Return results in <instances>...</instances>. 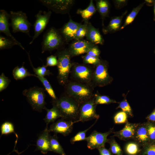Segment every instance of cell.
<instances>
[{
	"label": "cell",
	"instance_id": "obj_38",
	"mask_svg": "<svg viewBox=\"0 0 155 155\" xmlns=\"http://www.w3.org/2000/svg\"><path fill=\"white\" fill-rule=\"evenodd\" d=\"M146 124L150 143L155 142V122L148 121Z\"/></svg>",
	"mask_w": 155,
	"mask_h": 155
},
{
	"label": "cell",
	"instance_id": "obj_44",
	"mask_svg": "<svg viewBox=\"0 0 155 155\" xmlns=\"http://www.w3.org/2000/svg\"><path fill=\"white\" fill-rule=\"evenodd\" d=\"M100 53V51L98 46L95 45L91 48L86 54L91 56L99 58Z\"/></svg>",
	"mask_w": 155,
	"mask_h": 155
},
{
	"label": "cell",
	"instance_id": "obj_45",
	"mask_svg": "<svg viewBox=\"0 0 155 155\" xmlns=\"http://www.w3.org/2000/svg\"><path fill=\"white\" fill-rule=\"evenodd\" d=\"M115 7L117 9H120L126 6L127 1L125 0H116L113 1Z\"/></svg>",
	"mask_w": 155,
	"mask_h": 155
},
{
	"label": "cell",
	"instance_id": "obj_32",
	"mask_svg": "<svg viewBox=\"0 0 155 155\" xmlns=\"http://www.w3.org/2000/svg\"><path fill=\"white\" fill-rule=\"evenodd\" d=\"M98 120H96L94 123L89 128L83 131L79 132L70 140V142L71 144H73L77 141L86 140V134L87 131L93 127L96 123Z\"/></svg>",
	"mask_w": 155,
	"mask_h": 155
},
{
	"label": "cell",
	"instance_id": "obj_8",
	"mask_svg": "<svg viewBox=\"0 0 155 155\" xmlns=\"http://www.w3.org/2000/svg\"><path fill=\"white\" fill-rule=\"evenodd\" d=\"M9 14L12 32H22L30 37V31L32 25L28 20L26 14L22 11H11Z\"/></svg>",
	"mask_w": 155,
	"mask_h": 155
},
{
	"label": "cell",
	"instance_id": "obj_5",
	"mask_svg": "<svg viewBox=\"0 0 155 155\" xmlns=\"http://www.w3.org/2000/svg\"><path fill=\"white\" fill-rule=\"evenodd\" d=\"M22 94L34 110L41 112L46 107V94L43 88L36 86L32 87L24 90Z\"/></svg>",
	"mask_w": 155,
	"mask_h": 155
},
{
	"label": "cell",
	"instance_id": "obj_12",
	"mask_svg": "<svg viewBox=\"0 0 155 155\" xmlns=\"http://www.w3.org/2000/svg\"><path fill=\"white\" fill-rule=\"evenodd\" d=\"M51 14V10L47 12L40 10L35 15L36 20L33 26L34 34L30 44H32L45 29L49 22Z\"/></svg>",
	"mask_w": 155,
	"mask_h": 155
},
{
	"label": "cell",
	"instance_id": "obj_34",
	"mask_svg": "<svg viewBox=\"0 0 155 155\" xmlns=\"http://www.w3.org/2000/svg\"><path fill=\"white\" fill-rule=\"evenodd\" d=\"M108 142L110 145L109 150L111 153L115 155H123V152L120 146L114 138L112 137L108 139Z\"/></svg>",
	"mask_w": 155,
	"mask_h": 155
},
{
	"label": "cell",
	"instance_id": "obj_29",
	"mask_svg": "<svg viewBox=\"0 0 155 155\" xmlns=\"http://www.w3.org/2000/svg\"><path fill=\"white\" fill-rule=\"evenodd\" d=\"M41 82L49 96L52 98V100H56L58 98L57 97L55 92L51 84L48 80L45 78L36 75Z\"/></svg>",
	"mask_w": 155,
	"mask_h": 155
},
{
	"label": "cell",
	"instance_id": "obj_16",
	"mask_svg": "<svg viewBox=\"0 0 155 155\" xmlns=\"http://www.w3.org/2000/svg\"><path fill=\"white\" fill-rule=\"evenodd\" d=\"M10 19L9 13L4 9L0 10V32L3 33L6 36L16 42L21 48L25 50L21 43L11 34L9 29L10 25L9 22Z\"/></svg>",
	"mask_w": 155,
	"mask_h": 155
},
{
	"label": "cell",
	"instance_id": "obj_24",
	"mask_svg": "<svg viewBox=\"0 0 155 155\" xmlns=\"http://www.w3.org/2000/svg\"><path fill=\"white\" fill-rule=\"evenodd\" d=\"M96 9L102 19L107 17L109 13L110 4L108 1L98 0L96 1Z\"/></svg>",
	"mask_w": 155,
	"mask_h": 155
},
{
	"label": "cell",
	"instance_id": "obj_17",
	"mask_svg": "<svg viewBox=\"0 0 155 155\" xmlns=\"http://www.w3.org/2000/svg\"><path fill=\"white\" fill-rule=\"evenodd\" d=\"M47 126L45 129L38 135L36 141L38 150L43 154H46L51 151L50 140L51 135Z\"/></svg>",
	"mask_w": 155,
	"mask_h": 155
},
{
	"label": "cell",
	"instance_id": "obj_23",
	"mask_svg": "<svg viewBox=\"0 0 155 155\" xmlns=\"http://www.w3.org/2000/svg\"><path fill=\"white\" fill-rule=\"evenodd\" d=\"M96 10L93 0H91L89 5L86 9H79L77 13L80 15L84 22H88L89 20L96 13Z\"/></svg>",
	"mask_w": 155,
	"mask_h": 155
},
{
	"label": "cell",
	"instance_id": "obj_40",
	"mask_svg": "<svg viewBox=\"0 0 155 155\" xmlns=\"http://www.w3.org/2000/svg\"><path fill=\"white\" fill-rule=\"evenodd\" d=\"M127 114L122 111L116 113L114 117V123L115 124L126 123L128 122Z\"/></svg>",
	"mask_w": 155,
	"mask_h": 155
},
{
	"label": "cell",
	"instance_id": "obj_42",
	"mask_svg": "<svg viewBox=\"0 0 155 155\" xmlns=\"http://www.w3.org/2000/svg\"><path fill=\"white\" fill-rule=\"evenodd\" d=\"M10 82V80L2 73L0 76V92L6 89Z\"/></svg>",
	"mask_w": 155,
	"mask_h": 155
},
{
	"label": "cell",
	"instance_id": "obj_22",
	"mask_svg": "<svg viewBox=\"0 0 155 155\" xmlns=\"http://www.w3.org/2000/svg\"><path fill=\"white\" fill-rule=\"evenodd\" d=\"M53 107L50 109H45L46 111V114L43 120L47 125L51 123H53L57 119L61 118L60 112L58 108L55 105H53Z\"/></svg>",
	"mask_w": 155,
	"mask_h": 155
},
{
	"label": "cell",
	"instance_id": "obj_11",
	"mask_svg": "<svg viewBox=\"0 0 155 155\" xmlns=\"http://www.w3.org/2000/svg\"><path fill=\"white\" fill-rule=\"evenodd\" d=\"M39 1L47 8L57 13H68L75 1L72 0H40Z\"/></svg>",
	"mask_w": 155,
	"mask_h": 155
},
{
	"label": "cell",
	"instance_id": "obj_39",
	"mask_svg": "<svg viewBox=\"0 0 155 155\" xmlns=\"http://www.w3.org/2000/svg\"><path fill=\"white\" fill-rule=\"evenodd\" d=\"M141 154L144 155H155V142L149 143L142 146Z\"/></svg>",
	"mask_w": 155,
	"mask_h": 155
},
{
	"label": "cell",
	"instance_id": "obj_14",
	"mask_svg": "<svg viewBox=\"0 0 155 155\" xmlns=\"http://www.w3.org/2000/svg\"><path fill=\"white\" fill-rule=\"evenodd\" d=\"M74 121L61 118L51 124L49 129L50 132L60 133L65 136L69 135L72 131Z\"/></svg>",
	"mask_w": 155,
	"mask_h": 155
},
{
	"label": "cell",
	"instance_id": "obj_48",
	"mask_svg": "<svg viewBox=\"0 0 155 155\" xmlns=\"http://www.w3.org/2000/svg\"><path fill=\"white\" fill-rule=\"evenodd\" d=\"M154 1L152 0H145V2L147 5L152 6L154 5Z\"/></svg>",
	"mask_w": 155,
	"mask_h": 155
},
{
	"label": "cell",
	"instance_id": "obj_15",
	"mask_svg": "<svg viewBox=\"0 0 155 155\" xmlns=\"http://www.w3.org/2000/svg\"><path fill=\"white\" fill-rule=\"evenodd\" d=\"M81 24L73 21L70 18L67 23L59 30L65 42L74 40L77 31Z\"/></svg>",
	"mask_w": 155,
	"mask_h": 155
},
{
	"label": "cell",
	"instance_id": "obj_4",
	"mask_svg": "<svg viewBox=\"0 0 155 155\" xmlns=\"http://www.w3.org/2000/svg\"><path fill=\"white\" fill-rule=\"evenodd\" d=\"M65 42L59 30L51 27L43 34L41 43L42 53L46 51L51 52L55 50L61 49Z\"/></svg>",
	"mask_w": 155,
	"mask_h": 155
},
{
	"label": "cell",
	"instance_id": "obj_3",
	"mask_svg": "<svg viewBox=\"0 0 155 155\" xmlns=\"http://www.w3.org/2000/svg\"><path fill=\"white\" fill-rule=\"evenodd\" d=\"M58 59L57 79L59 84L65 86L68 82L72 63L71 57L68 49L58 50L55 54Z\"/></svg>",
	"mask_w": 155,
	"mask_h": 155
},
{
	"label": "cell",
	"instance_id": "obj_19",
	"mask_svg": "<svg viewBox=\"0 0 155 155\" xmlns=\"http://www.w3.org/2000/svg\"><path fill=\"white\" fill-rule=\"evenodd\" d=\"M133 140L142 147L150 143L146 122L138 123Z\"/></svg>",
	"mask_w": 155,
	"mask_h": 155
},
{
	"label": "cell",
	"instance_id": "obj_28",
	"mask_svg": "<svg viewBox=\"0 0 155 155\" xmlns=\"http://www.w3.org/2000/svg\"><path fill=\"white\" fill-rule=\"evenodd\" d=\"M138 143L134 142H130L126 144L125 150L128 155H138L141 153L142 149Z\"/></svg>",
	"mask_w": 155,
	"mask_h": 155
},
{
	"label": "cell",
	"instance_id": "obj_33",
	"mask_svg": "<svg viewBox=\"0 0 155 155\" xmlns=\"http://www.w3.org/2000/svg\"><path fill=\"white\" fill-rule=\"evenodd\" d=\"M123 96L124 98L121 101L119 102L118 103L119 104V105L117 107L116 109L120 108L123 111L126 113L127 115L130 117H133V114L132 110L127 100L126 95L123 94Z\"/></svg>",
	"mask_w": 155,
	"mask_h": 155
},
{
	"label": "cell",
	"instance_id": "obj_47",
	"mask_svg": "<svg viewBox=\"0 0 155 155\" xmlns=\"http://www.w3.org/2000/svg\"><path fill=\"white\" fill-rule=\"evenodd\" d=\"M146 119L148 121L155 122V108L152 113L146 117Z\"/></svg>",
	"mask_w": 155,
	"mask_h": 155
},
{
	"label": "cell",
	"instance_id": "obj_31",
	"mask_svg": "<svg viewBox=\"0 0 155 155\" xmlns=\"http://www.w3.org/2000/svg\"><path fill=\"white\" fill-rule=\"evenodd\" d=\"M94 102L96 104H109L112 103H119L115 100L111 98L108 96L101 95L98 93L94 94Z\"/></svg>",
	"mask_w": 155,
	"mask_h": 155
},
{
	"label": "cell",
	"instance_id": "obj_9",
	"mask_svg": "<svg viewBox=\"0 0 155 155\" xmlns=\"http://www.w3.org/2000/svg\"><path fill=\"white\" fill-rule=\"evenodd\" d=\"M97 105L94 102V96L90 100L80 104L79 118L76 123L79 122H84L94 119L98 120L100 116L96 112Z\"/></svg>",
	"mask_w": 155,
	"mask_h": 155
},
{
	"label": "cell",
	"instance_id": "obj_7",
	"mask_svg": "<svg viewBox=\"0 0 155 155\" xmlns=\"http://www.w3.org/2000/svg\"><path fill=\"white\" fill-rule=\"evenodd\" d=\"M94 69V68L88 64L74 62L72 63L70 73L73 81L93 86L92 80Z\"/></svg>",
	"mask_w": 155,
	"mask_h": 155
},
{
	"label": "cell",
	"instance_id": "obj_18",
	"mask_svg": "<svg viewBox=\"0 0 155 155\" xmlns=\"http://www.w3.org/2000/svg\"><path fill=\"white\" fill-rule=\"evenodd\" d=\"M138 124L127 122L122 129L113 132L114 135L111 137H117L121 140L125 141L133 140Z\"/></svg>",
	"mask_w": 155,
	"mask_h": 155
},
{
	"label": "cell",
	"instance_id": "obj_26",
	"mask_svg": "<svg viewBox=\"0 0 155 155\" xmlns=\"http://www.w3.org/2000/svg\"><path fill=\"white\" fill-rule=\"evenodd\" d=\"M51 151L59 154L61 155H66L63 149L60 144L57 134L55 133L51 136L50 140Z\"/></svg>",
	"mask_w": 155,
	"mask_h": 155
},
{
	"label": "cell",
	"instance_id": "obj_43",
	"mask_svg": "<svg viewBox=\"0 0 155 155\" xmlns=\"http://www.w3.org/2000/svg\"><path fill=\"white\" fill-rule=\"evenodd\" d=\"M57 64L58 59L55 55H51L47 58L46 65L47 67L57 66Z\"/></svg>",
	"mask_w": 155,
	"mask_h": 155
},
{
	"label": "cell",
	"instance_id": "obj_41",
	"mask_svg": "<svg viewBox=\"0 0 155 155\" xmlns=\"http://www.w3.org/2000/svg\"><path fill=\"white\" fill-rule=\"evenodd\" d=\"M82 57L84 64H92L94 66L98 64L101 60L99 58L91 56L87 54Z\"/></svg>",
	"mask_w": 155,
	"mask_h": 155
},
{
	"label": "cell",
	"instance_id": "obj_35",
	"mask_svg": "<svg viewBox=\"0 0 155 155\" xmlns=\"http://www.w3.org/2000/svg\"><path fill=\"white\" fill-rule=\"evenodd\" d=\"M28 57L29 61H30L31 65L33 68V71L36 75L44 77V76H49L51 74V73L50 71L47 69V67L46 65H43L42 66L36 68L34 67L31 63L29 55H28Z\"/></svg>",
	"mask_w": 155,
	"mask_h": 155
},
{
	"label": "cell",
	"instance_id": "obj_51",
	"mask_svg": "<svg viewBox=\"0 0 155 155\" xmlns=\"http://www.w3.org/2000/svg\"><path fill=\"white\" fill-rule=\"evenodd\" d=\"M154 53L155 54V50H154Z\"/></svg>",
	"mask_w": 155,
	"mask_h": 155
},
{
	"label": "cell",
	"instance_id": "obj_37",
	"mask_svg": "<svg viewBox=\"0 0 155 155\" xmlns=\"http://www.w3.org/2000/svg\"><path fill=\"white\" fill-rule=\"evenodd\" d=\"M1 135L14 133L17 137H18V135L14 131L13 124L9 122H5L1 125Z\"/></svg>",
	"mask_w": 155,
	"mask_h": 155
},
{
	"label": "cell",
	"instance_id": "obj_20",
	"mask_svg": "<svg viewBox=\"0 0 155 155\" xmlns=\"http://www.w3.org/2000/svg\"><path fill=\"white\" fill-rule=\"evenodd\" d=\"M86 37L88 41L96 45L98 44L102 45L103 44L104 40L99 30L95 28L89 22Z\"/></svg>",
	"mask_w": 155,
	"mask_h": 155
},
{
	"label": "cell",
	"instance_id": "obj_49",
	"mask_svg": "<svg viewBox=\"0 0 155 155\" xmlns=\"http://www.w3.org/2000/svg\"><path fill=\"white\" fill-rule=\"evenodd\" d=\"M154 15L153 17V20L154 21H155V0L154 1Z\"/></svg>",
	"mask_w": 155,
	"mask_h": 155
},
{
	"label": "cell",
	"instance_id": "obj_46",
	"mask_svg": "<svg viewBox=\"0 0 155 155\" xmlns=\"http://www.w3.org/2000/svg\"><path fill=\"white\" fill-rule=\"evenodd\" d=\"M100 155H112L109 150L106 148L105 147H102L97 149Z\"/></svg>",
	"mask_w": 155,
	"mask_h": 155
},
{
	"label": "cell",
	"instance_id": "obj_1",
	"mask_svg": "<svg viewBox=\"0 0 155 155\" xmlns=\"http://www.w3.org/2000/svg\"><path fill=\"white\" fill-rule=\"evenodd\" d=\"M52 105L59 109L61 118L74 121L78 119L80 104L74 99L64 94L56 100H52Z\"/></svg>",
	"mask_w": 155,
	"mask_h": 155
},
{
	"label": "cell",
	"instance_id": "obj_50",
	"mask_svg": "<svg viewBox=\"0 0 155 155\" xmlns=\"http://www.w3.org/2000/svg\"><path fill=\"white\" fill-rule=\"evenodd\" d=\"M143 155V154H140H140H139V155Z\"/></svg>",
	"mask_w": 155,
	"mask_h": 155
},
{
	"label": "cell",
	"instance_id": "obj_27",
	"mask_svg": "<svg viewBox=\"0 0 155 155\" xmlns=\"http://www.w3.org/2000/svg\"><path fill=\"white\" fill-rule=\"evenodd\" d=\"M145 2L140 4L134 8L131 11L127 16L124 24L121 26L120 30L124 29L125 27L131 24L133 21L139 11L144 5Z\"/></svg>",
	"mask_w": 155,
	"mask_h": 155
},
{
	"label": "cell",
	"instance_id": "obj_36",
	"mask_svg": "<svg viewBox=\"0 0 155 155\" xmlns=\"http://www.w3.org/2000/svg\"><path fill=\"white\" fill-rule=\"evenodd\" d=\"M88 23L89 22H85L84 24H81L80 26L77 31L74 40L82 39L86 36Z\"/></svg>",
	"mask_w": 155,
	"mask_h": 155
},
{
	"label": "cell",
	"instance_id": "obj_30",
	"mask_svg": "<svg viewBox=\"0 0 155 155\" xmlns=\"http://www.w3.org/2000/svg\"><path fill=\"white\" fill-rule=\"evenodd\" d=\"M15 45L19 46L18 44L12 39L0 35V50L11 49Z\"/></svg>",
	"mask_w": 155,
	"mask_h": 155
},
{
	"label": "cell",
	"instance_id": "obj_13",
	"mask_svg": "<svg viewBox=\"0 0 155 155\" xmlns=\"http://www.w3.org/2000/svg\"><path fill=\"white\" fill-rule=\"evenodd\" d=\"M95 45L88 40L83 39L75 40L69 45L68 49L72 57L87 53Z\"/></svg>",
	"mask_w": 155,
	"mask_h": 155
},
{
	"label": "cell",
	"instance_id": "obj_21",
	"mask_svg": "<svg viewBox=\"0 0 155 155\" xmlns=\"http://www.w3.org/2000/svg\"><path fill=\"white\" fill-rule=\"evenodd\" d=\"M127 12L125 11L121 16H115L111 19L108 26L102 29V31L105 34L115 32L120 30L123 17Z\"/></svg>",
	"mask_w": 155,
	"mask_h": 155
},
{
	"label": "cell",
	"instance_id": "obj_25",
	"mask_svg": "<svg viewBox=\"0 0 155 155\" xmlns=\"http://www.w3.org/2000/svg\"><path fill=\"white\" fill-rule=\"evenodd\" d=\"M12 74L14 79L16 80H22L28 76L36 77V75L28 72L23 65L20 67L18 66L16 67L13 69Z\"/></svg>",
	"mask_w": 155,
	"mask_h": 155
},
{
	"label": "cell",
	"instance_id": "obj_6",
	"mask_svg": "<svg viewBox=\"0 0 155 155\" xmlns=\"http://www.w3.org/2000/svg\"><path fill=\"white\" fill-rule=\"evenodd\" d=\"M108 62L102 60L94 66L92 80V85L94 87H104L112 83L113 79L108 73Z\"/></svg>",
	"mask_w": 155,
	"mask_h": 155
},
{
	"label": "cell",
	"instance_id": "obj_10",
	"mask_svg": "<svg viewBox=\"0 0 155 155\" xmlns=\"http://www.w3.org/2000/svg\"><path fill=\"white\" fill-rule=\"evenodd\" d=\"M113 128H112L104 133L100 132L96 130L93 131L86 138V141L87 142L88 148L92 150L104 147L105 144L108 140V136L113 133Z\"/></svg>",
	"mask_w": 155,
	"mask_h": 155
},
{
	"label": "cell",
	"instance_id": "obj_2",
	"mask_svg": "<svg viewBox=\"0 0 155 155\" xmlns=\"http://www.w3.org/2000/svg\"><path fill=\"white\" fill-rule=\"evenodd\" d=\"M65 86V94L80 104L94 97V87L90 85L73 80L68 81Z\"/></svg>",
	"mask_w": 155,
	"mask_h": 155
}]
</instances>
